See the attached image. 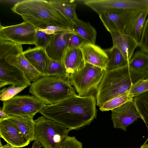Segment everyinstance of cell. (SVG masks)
<instances>
[{
    "mask_svg": "<svg viewBox=\"0 0 148 148\" xmlns=\"http://www.w3.org/2000/svg\"><path fill=\"white\" fill-rule=\"evenodd\" d=\"M96 105L94 95H76L56 103L46 105L40 113L71 130H77L89 125L96 118Z\"/></svg>",
    "mask_w": 148,
    "mask_h": 148,
    "instance_id": "cell-1",
    "label": "cell"
},
{
    "mask_svg": "<svg viewBox=\"0 0 148 148\" xmlns=\"http://www.w3.org/2000/svg\"><path fill=\"white\" fill-rule=\"evenodd\" d=\"M11 10L36 29L52 34L63 30H73V25L48 0H22L14 5Z\"/></svg>",
    "mask_w": 148,
    "mask_h": 148,
    "instance_id": "cell-2",
    "label": "cell"
},
{
    "mask_svg": "<svg viewBox=\"0 0 148 148\" xmlns=\"http://www.w3.org/2000/svg\"><path fill=\"white\" fill-rule=\"evenodd\" d=\"M148 73L136 72L130 69L129 63L119 68L105 70L96 91L97 105H101L128 92L135 84L147 77Z\"/></svg>",
    "mask_w": 148,
    "mask_h": 148,
    "instance_id": "cell-3",
    "label": "cell"
},
{
    "mask_svg": "<svg viewBox=\"0 0 148 148\" xmlns=\"http://www.w3.org/2000/svg\"><path fill=\"white\" fill-rule=\"evenodd\" d=\"M71 85L69 76L42 77L34 82L29 92L46 105L56 103L77 95Z\"/></svg>",
    "mask_w": 148,
    "mask_h": 148,
    "instance_id": "cell-4",
    "label": "cell"
},
{
    "mask_svg": "<svg viewBox=\"0 0 148 148\" xmlns=\"http://www.w3.org/2000/svg\"><path fill=\"white\" fill-rule=\"evenodd\" d=\"M34 140L45 148H59L71 130L64 125L45 117L39 116L34 120Z\"/></svg>",
    "mask_w": 148,
    "mask_h": 148,
    "instance_id": "cell-5",
    "label": "cell"
},
{
    "mask_svg": "<svg viewBox=\"0 0 148 148\" xmlns=\"http://www.w3.org/2000/svg\"><path fill=\"white\" fill-rule=\"evenodd\" d=\"M105 70L88 63L69 74L71 84L81 96L93 95L96 91L105 73Z\"/></svg>",
    "mask_w": 148,
    "mask_h": 148,
    "instance_id": "cell-6",
    "label": "cell"
},
{
    "mask_svg": "<svg viewBox=\"0 0 148 148\" xmlns=\"http://www.w3.org/2000/svg\"><path fill=\"white\" fill-rule=\"evenodd\" d=\"M1 110L10 116L34 117L46 105L34 96L15 95L3 101Z\"/></svg>",
    "mask_w": 148,
    "mask_h": 148,
    "instance_id": "cell-7",
    "label": "cell"
},
{
    "mask_svg": "<svg viewBox=\"0 0 148 148\" xmlns=\"http://www.w3.org/2000/svg\"><path fill=\"white\" fill-rule=\"evenodd\" d=\"M142 9H114L102 12L99 15L104 26L109 32L125 34V29L131 19Z\"/></svg>",
    "mask_w": 148,
    "mask_h": 148,
    "instance_id": "cell-8",
    "label": "cell"
},
{
    "mask_svg": "<svg viewBox=\"0 0 148 148\" xmlns=\"http://www.w3.org/2000/svg\"><path fill=\"white\" fill-rule=\"evenodd\" d=\"M37 29L24 21L17 25L4 27L0 24V38L23 45L36 43Z\"/></svg>",
    "mask_w": 148,
    "mask_h": 148,
    "instance_id": "cell-9",
    "label": "cell"
},
{
    "mask_svg": "<svg viewBox=\"0 0 148 148\" xmlns=\"http://www.w3.org/2000/svg\"><path fill=\"white\" fill-rule=\"evenodd\" d=\"M75 33L73 30H65L54 33L45 48L49 58L63 62L64 55L67 50L70 39Z\"/></svg>",
    "mask_w": 148,
    "mask_h": 148,
    "instance_id": "cell-10",
    "label": "cell"
},
{
    "mask_svg": "<svg viewBox=\"0 0 148 148\" xmlns=\"http://www.w3.org/2000/svg\"><path fill=\"white\" fill-rule=\"evenodd\" d=\"M113 127L126 131L127 127L139 118H141L133 100L111 110Z\"/></svg>",
    "mask_w": 148,
    "mask_h": 148,
    "instance_id": "cell-11",
    "label": "cell"
},
{
    "mask_svg": "<svg viewBox=\"0 0 148 148\" xmlns=\"http://www.w3.org/2000/svg\"><path fill=\"white\" fill-rule=\"evenodd\" d=\"M31 84L21 71L9 64L4 60H0V88L11 84L27 87L30 86Z\"/></svg>",
    "mask_w": 148,
    "mask_h": 148,
    "instance_id": "cell-12",
    "label": "cell"
},
{
    "mask_svg": "<svg viewBox=\"0 0 148 148\" xmlns=\"http://www.w3.org/2000/svg\"><path fill=\"white\" fill-rule=\"evenodd\" d=\"M83 55L85 63H87L107 69L108 57L105 50L90 42H86L79 47Z\"/></svg>",
    "mask_w": 148,
    "mask_h": 148,
    "instance_id": "cell-13",
    "label": "cell"
},
{
    "mask_svg": "<svg viewBox=\"0 0 148 148\" xmlns=\"http://www.w3.org/2000/svg\"><path fill=\"white\" fill-rule=\"evenodd\" d=\"M0 136L7 143L17 148L27 146L30 142L7 119L1 117L0 118Z\"/></svg>",
    "mask_w": 148,
    "mask_h": 148,
    "instance_id": "cell-14",
    "label": "cell"
},
{
    "mask_svg": "<svg viewBox=\"0 0 148 148\" xmlns=\"http://www.w3.org/2000/svg\"><path fill=\"white\" fill-rule=\"evenodd\" d=\"M110 33L112 40V47L119 50L128 63L132 57L135 50L139 47V43L132 37L125 34Z\"/></svg>",
    "mask_w": 148,
    "mask_h": 148,
    "instance_id": "cell-15",
    "label": "cell"
},
{
    "mask_svg": "<svg viewBox=\"0 0 148 148\" xmlns=\"http://www.w3.org/2000/svg\"><path fill=\"white\" fill-rule=\"evenodd\" d=\"M23 54L42 77L47 76L49 58L45 49L36 47L29 48L23 51Z\"/></svg>",
    "mask_w": 148,
    "mask_h": 148,
    "instance_id": "cell-16",
    "label": "cell"
},
{
    "mask_svg": "<svg viewBox=\"0 0 148 148\" xmlns=\"http://www.w3.org/2000/svg\"><path fill=\"white\" fill-rule=\"evenodd\" d=\"M23 52L8 55L4 60L23 72L29 81L34 82L42 77L25 58Z\"/></svg>",
    "mask_w": 148,
    "mask_h": 148,
    "instance_id": "cell-17",
    "label": "cell"
},
{
    "mask_svg": "<svg viewBox=\"0 0 148 148\" xmlns=\"http://www.w3.org/2000/svg\"><path fill=\"white\" fill-rule=\"evenodd\" d=\"M81 1L98 14L114 9H130L132 5L130 0H84Z\"/></svg>",
    "mask_w": 148,
    "mask_h": 148,
    "instance_id": "cell-18",
    "label": "cell"
},
{
    "mask_svg": "<svg viewBox=\"0 0 148 148\" xmlns=\"http://www.w3.org/2000/svg\"><path fill=\"white\" fill-rule=\"evenodd\" d=\"M7 119L30 142L34 140L35 124L33 117L10 116Z\"/></svg>",
    "mask_w": 148,
    "mask_h": 148,
    "instance_id": "cell-19",
    "label": "cell"
},
{
    "mask_svg": "<svg viewBox=\"0 0 148 148\" xmlns=\"http://www.w3.org/2000/svg\"><path fill=\"white\" fill-rule=\"evenodd\" d=\"M148 15V9L140 10L132 18L125 30V34L132 37L139 43Z\"/></svg>",
    "mask_w": 148,
    "mask_h": 148,
    "instance_id": "cell-20",
    "label": "cell"
},
{
    "mask_svg": "<svg viewBox=\"0 0 148 148\" xmlns=\"http://www.w3.org/2000/svg\"><path fill=\"white\" fill-rule=\"evenodd\" d=\"M63 63L69 74L83 66L85 63L81 49L79 48H68L64 55Z\"/></svg>",
    "mask_w": 148,
    "mask_h": 148,
    "instance_id": "cell-21",
    "label": "cell"
},
{
    "mask_svg": "<svg viewBox=\"0 0 148 148\" xmlns=\"http://www.w3.org/2000/svg\"><path fill=\"white\" fill-rule=\"evenodd\" d=\"M51 5L72 25L79 19L76 12L75 1L48 0Z\"/></svg>",
    "mask_w": 148,
    "mask_h": 148,
    "instance_id": "cell-22",
    "label": "cell"
},
{
    "mask_svg": "<svg viewBox=\"0 0 148 148\" xmlns=\"http://www.w3.org/2000/svg\"><path fill=\"white\" fill-rule=\"evenodd\" d=\"M73 30L89 42L95 44L97 32L89 22L78 19L72 26Z\"/></svg>",
    "mask_w": 148,
    "mask_h": 148,
    "instance_id": "cell-23",
    "label": "cell"
},
{
    "mask_svg": "<svg viewBox=\"0 0 148 148\" xmlns=\"http://www.w3.org/2000/svg\"><path fill=\"white\" fill-rule=\"evenodd\" d=\"M132 70L138 72L148 73V53L141 50L136 52L128 62Z\"/></svg>",
    "mask_w": 148,
    "mask_h": 148,
    "instance_id": "cell-24",
    "label": "cell"
},
{
    "mask_svg": "<svg viewBox=\"0 0 148 148\" xmlns=\"http://www.w3.org/2000/svg\"><path fill=\"white\" fill-rule=\"evenodd\" d=\"M105 50L108 57L106 70L115 69L128 63L125 60L121 52L116 48L112 47Z\"/></svg>",
    "mask_w": 148,
    "mask_h": 148,
    "instance_id": "cell-25",
    "label": "cell"
},
{
    "mask_svg": "<svg viewBox=\"0 0 148 148\" xmlns=\"http://www.w3.org/2000/svg\"><path fill=\"white\" fill-rule=\"evenodd\" d=\"M22 45L0 38V60L7 56L23 52Z\"/></svg>",
    "mask_w": 148,
    "mask_h": 148,
    "instance_id": "cell-26",
    "label": "cell"
},
{
    "mask_svg": "<svg viewBox=\"0 0 148 148\" xmlns=\"http://www.w3.org/2000/svg\"><path fill=\"white\" fill-rule=\"evenodd\" d=\"M133 99L127 92L101 104L99 106V109L102 111L112 110L127 102L133 101Z\"/></svg>",
    "mask_w": 148,
    "mask_h": 148,
    "instance_id": "cell-27",
    "label": "cell"
},
{
    "mask_svg": "<svg viewBox=\"0 0 148 148\" xmlns=\"http://www.w3.org/2000/svg\"><path fill=\"white\" fill-rule=\"evenodd\" d=\"M133 101L141 116L147 127L148 125V91L134 97Z\"/></svg>",
    "mask_w": 148,
    "mask_h": 148,
    "instance_id": "cell-28",
    "label": "cell"
},
{
    "mask_svg": "<svg viewBox=\"0 0 148 148\" xmlns=\"http://www.w3.org/2000/svg\"><path fill=\"white\" fill-rule=\"evenodd\" d=\"M47 76L64 77L69 76V74L67 73L63 62L49 58Z\"/></svg>",
    "mask_w": 148,
    "mask_h": 148,
    "instance_id": "cell-29",
    "label": "cell"
},
{
    "mask_svg": "<svg viewBox=\"0 0 148 148\" xmlns=\"http://www.w3.org/2000/svg\"><path fill=\"white\" fill-rule=\"evenodd\" d=\"M148 91V77L142 79L135 84L128 91L132 97L138 96Z\"/></svg>",
    "mask_w": 148,
    "mask_h": 148,
    "instance_id": "cell-30",
    "label": "cell"
},
{
    "mask_svg": "<svg viewBox=\"0 0 148 148\" xmlns=\"http://www.w3.org/2000/svg\"><path fill=\"white\" fill-rule=\"evenodd\" d=\"M26 87H19L12 85L7 88H5L0 91V100L3 101L8 100Z\"/></svg>",
    "mask_w": 148,
    "mask_h": 148,
    "instance_id": "cell-31",
    "label": "cell"
},
{
    "mask_svg": "<svg viewBox=\"0 0 148 148\" xmlns=\"http://www.w3.org/2000/svg\"><path fill=\"white\" fill-rule=\"evenodd\" d=\"M53 34L50 33L41 29H37L36 47L45 49L49 44Z\"/></svg>",
    "mask_w": 148,
    "mask_h": 148,
    "instance_id": "cell-32",
    "label": "cell"
},
{
    "mask_svg": "<svg viewBox=\"0 0 148 148\" xmlns=\"http://www.w3.org/2000/svg\"><path fill=\"white\" fill-rule=\"evenodd\" d=\"M139 47L140 50L148 53V17L146 20Z\"/></svg>",
    "mask_w": 148,
    "mask_h": 148,
    "instance_id": "cell-33",
    "label": "cell"
},
{
    "mask_svg": "<svg viewBox=\"0 0 148 148\" xmlns=\"http://www.w3.org/2000/svg\"><path fill=\"white\" fill-rule=\"evenodd\" d=\"M82 144L75 136H68L62 143L59 148H82Z\"/></svg>",
    "mask_w": 148,
    "mask_h": 148,
    "instance_id": "cell-34",
    "label": "cell"
},
{
    "mask_svg": "<svg viewBox=\"0 0 148 148\" xmlns=\"http://www.w3.org/2000/svg\"><path fill=\"white\" fill-rule=\"evenodd\" d=\"M86 42H89L78 34L75 33L70 39L68 48H79L81 45Z\"/></svg>",
    "mask_w": 148,
    "mask_h": 148,
    "instance_id": "cell-35",
    "label": "cell"
},
{
    "mask_svg": "<svg viewBox=\"0 0 148 148\" xmlns=\"http://www.w3.org/2000/svg\"><path fill=\"white\" fill-rule=\"evenodd\" d=\"M22 0H1L0 1V2L1 3H8L9 4H14V5H15L17 3H18V2H20Z\"/></svg>",
    "mask_w": 148,
    "mask_h": 148,
    "instance_id": "cell-36",
    "label": "cell"
},
{
    "mask_svg": "<svg viewBox=\"0 0 148 148\" xmlns=\"http://www.w3.org/2000/svg\"><path fill=\"white\" fill-rule=\"evenodd\" d=\"M42 147V145L39 142L36 140H34L33 143L32 148H41Z\"/></svg>",
    "mask_w": 148,
    "mask_h": 148,
    "instance_id": "cell-37",
    "label": "cell"
},
{
    "mask_svg": "<svg viewBox=\"0 0 148 148\" xmlns=\"http://www.w3.org/2000/svg\"><path fill=\"white\" fill-rule=\"evenodd\" d=\"M10 115H8L5 113L3 112L0 108V116L1 117L4 119H7L9 118Z\"/></svg>",
    "mask_w": 148,
    "mask_h": 148,
    "instance_id": "cell-38",
    "label": "cell"
},
{
    "mask_svg": "<svg viewBox=\"0 0 148 148\" xmlns=\"http://www.w3.org/2000/svg\"><path fill=\"white\" fill-rule=\"evenodd\" d=\"M0 148H17L10 144L7 143L5 145H2L1 142Z\"/></svg>",
    "mask_w": 148,
    "mask_h": 148,
    "instance_id": "cell-39",
    "label": "cell"
},
{
    "mask_svg": "<svg viewBox=\"0 0 148 148\" xmlns=\"http://www.w3.org/2000/svg\"><path fill=\"white\" fill-rule=\"evenodd\" d=\"M140 148H148V144H145L142 146Z\"/></svg>",
    "mask_w": 148,
    "mask_h": 148,
    "instance_id": "cell-40",
    "label": "cell"
},
{
    "mask_svg": "<svg viewBox=\"0 0 148 148\" xmlns=\"http://www.w3.org/2000/svg\"><path fill=\"white\" fill-rule=\"evenodd\" d=\"M147 77H148V76H147Z\"/></svg>",
    "mask_w": 148,
    "mask_h": 148,
    "instance_id": "cell-41",
    "label": "cell"
}]
</instances>
